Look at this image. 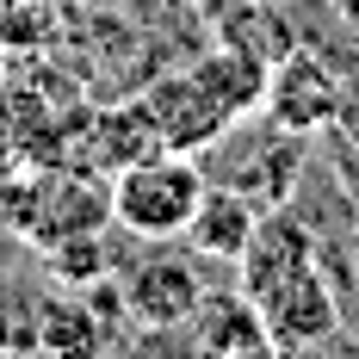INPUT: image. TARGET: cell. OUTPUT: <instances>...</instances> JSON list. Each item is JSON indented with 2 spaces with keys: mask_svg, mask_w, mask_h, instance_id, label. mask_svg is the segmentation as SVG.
<instances>
[{
  "mask_svg": "<svg viewBox=\"0 0 359 359\" xmlns=\"http://www.w3.org/2000/svg\"><path fill=\"white\" fill-rule=\"evenodd\" d=\"M310 260H323L316 229L291 211V205H266V211H260V223H254L248 254L236 260V273H242V291H248V297H260L266 285H279L285 273L310 266Z\"/></svg>",
  "mask_w": 359,
  "mask_h": 359,
  "instance_id": "6",
  "label": "cell"
},
{
  "mask_svg": "<svg viewBox=\"0 0 359 359\" xmlns=\"http://www.w3.org/2000/svg\"><path fill=\"white\" fill-rule=\"evenodd\" d=\"M260 111L273 118V130L316 137V130H328L341 118V87H334V74L310 50H285L273 62V74H266V106Z\"/></svg>",
  "mask_w": 359,
  "mask_h": 359,
  "instance_id": "5",
  "label": "cell"
},
{
  "mask_svg": "<svg viewBox=\"0 0 359 359\" xmlns=\"http://www.w3.org/2000/svg\"><path fill=\"white\" fill-rule=\"evenodd\" d=\"M205 186L211 180L198 174L192 155L155 149L143 161L118 168V180H111V217H118V229H130L143 242H174V236H186V223H192L198 198H205Z\"/></svg>",
  "mask_w": 359,
  "mask_h": 359,
  "instance_id": "1",
  "label": "cell"
},
{
  "mask_svg": "<svg viewBox=\"0 0 359 359\" xmlns=\"http://www.w3.org/2000/svg\"><path fill=\"white\" fill-rule=\"evenodd\" d=\"M155 149H161V137H155V118H149L143 100L100 118V161H106V168H130V161H143Z\"/></svg>",
  "mask_w": 359,
  "mask_h": 359,
  "instance_id": "11",
  "label": "cell"
},
{
  "mask_svg": "<svg viewBox=\"0 0 359 359\" xmlns=\"http://www.w3.org/2000/svg\"><path fill=\"white\" fill-rule=\"evenodd\" d=\"M198 304H205V279H198L192 254L155 248V254H143V260L130 266V279H124V310H130V323L155 328V334L186 328Z\"/></svg>",
  "mask_w": 359,
  "mask_h": 359,
  "instance_id": "3",
  "label": "cell"
},
{
  "mask_svg": "<svg viewBox=\"0 0 359 359\" xmlns=\"http://www.w3.org/2000/svg\"><path fill=\"white\" fill-rule=\"evenodd\" d=\"M192 347L217 359H260L273 353V334H266V316L248 291H205V304L192 310Z\"/></svg>",
  "mask_w": 359,
  "mask_h": 359,
  "instance_id": "7",
  "label": "cell"
},
{
  "mask_svg": "<svg viewBox=\"0 0 359 359\" xmlns=\"http://www.w3.org/2000/svg\"><path fill=\"white\" fill-rule=\"evenodd\" d=\"M43 254H50V273L62 285H100L106 279V242H100V229L56 236V242H43Z\"/></svg>",
  "mask_w": 359,
  "mask_h": 359,
  "instance_id": "12",
  "label": "cell"
},
{
  "mask_svg": "<svg viewBox=\"0 0 359 359\" xmlns=\"http://www.w3.org/2000/svg\"><path fill=\"white\" fill-rule=\"evenodd\" d=\"M334 13H341V19H353V25H359V0H334Z\"/></svg>",
  "mask_w": 359,
  "mask_h": 359,
  "instance_id": "13",
  "label": "cell"
},
{
  "mask_svg": "<svg viewBox=\"0 0 359 359\" xmlns=\"http://www.w3.org/2000/svg\"><path fill=\"white\" fill-rule=\"evenodd\" d=\"M32 341L50 353H93L106 328H100V310H87L81 297H43L32 310Z\"/></svg>",
  "mask_w": 359,
  "mask_h": 359,
  "instance_id": "10",
  "label": "cell"
},
{
  "mask_svg": "<svg viewBox=\"0 0 359 359\" xmlns=\"http://www.w3.org/2000/svg\"><path fill=\"white\" fill-rule=\"evenodd\" d=\"M143 106H149V118H155L161 149H180V155H205V149L236 124V118L223 111V100L205 87V74H198V69L161 74V81L143 93Z\"/></svg>",
  "mask_w": 359,
  "mask_h": 359,
  "instance_id": "4",
  "label": "cell"
},
{
  "mask_svg": "<svg viewBox=\"0 0 359 359\" xmlns=\"http://www.w3.org/2000/svg\"><path fill=\"white\" fill-rule=\"evenodd\" d=\"M37 236L43 242H56V236H81V229H100L111 217V186H87V180H56V186H43L37 192Z\"/></svg>",
  "mask_w": 359,
  "mask_h": 359,
  "instance_id": "9",
  "label": "cell"
},
{
  "mask_svg": "<svg viewBox=\"0 0 359 359\" xmlns=\"http://www.w3.org/2000/svg\"><path fill=\"white\" fill-rule=\"evenodd\" d=\"M0 74H6V43H0Z\"/></svg>",
  "mask_w": 359,
  "mask_h": 359,
  "instance_id": "14",
  "label": "cell"
},
{
  "mask_svg": "<svg viewBox=\"0 0 359 359\" xmlns=\"http://www.w3.org/2000/svg\"><path fill=\"white\" fill-rule=\"evenodd\" d=\"M254 223H260V205L242 186H205L198 211L186 223V248L198 254V260H229L236 266L254 242Z\"/></svg>",
  "mask_w": 359,
  "mask_h": 359,
  "instance_id": "8",
  "label": "cell"
},
{
  "mask_svg": "<svg viewBox=\"0 0 359 359\" xmlns=\"http://www.w3.org/2000/svg\"><path fill=\"white\" fill-rule=\"evenodd\" d=\"M254 304L266 316L273 353H316V347H328L341 334V304H334V285H328L323 260L285 273L279 285H266Z\"/></svg>",
  "mask_w": 359,
  "mask_h": 359,
  "instance_id": "2",
  "label": "cell"
}]
</instances>
